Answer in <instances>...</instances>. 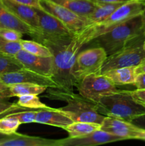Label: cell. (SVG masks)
Instances as JSON below:
<instances>
[{
    "label": "cell",
    "instance_id": "obj_1",
    "mask_svg": "<svg viewBox=\"0 0 145 146\" xmlns=\"http://www.w3.org/2000/svg\"><path fill=\"white\" fill-rule=\"evenodd\" d=\"M95 38L94 24H89L75 34L70 42L63 45L47 46L53 53V74L51 76L59 89L74 91L78 83L72 76V70L79 51Z\"/></svg>",
    "mask_w": 145,
    "mask_h": 146
},
{
    "label": "cell",
    "instance_id": "obj_2",
    "mask_svg": "<svg viewBox=\"0 0 145 146\" xmlns=\"http://www.w3.org/2000/svg\"><path fill=\"white\" fill-rule=\"evenodd\" d=\"M49 88L46 90L47 94L45 96L66 102L65 106L58 110L71 118L72 122H91L101 125L105 119V115L100 113L97 110L96 104L88 101L80 94L78 95L74 91L59 88Z\"/></svg>",
    "mask_w": 145,
    "mask_h": 146
},
{
    "label": "cell",
    "instance_id": "obj_3",
    "mask_svg": "<svg viewBox=\"0 0 145 146\" xmlns=\"http://www.w3.org/2000/svg\"><path fill=\"white\" fill-rule=\"evenodd\" d=\"M98 112L105 116L115 117L130 122L133 118L145 114V106L134 100L129 91L117 92L101 98L96 104Z\"/></svg>",
    "mask_w": 145,
    "mask_h": 146
},
{
    "label": "cell",
    "instance_id": "obj_4",
    "mask_svg": "<svg viewBox=\"0 0 145 146\" xmlns=\"http://www.w3.org/2000/svg\"><path fill=\"white\" fill-rule=\"evenodd\" d=\"M143 34L144 26L141 14L114 27L90 42H93L96 46L103 48L108 56L117 52L129 41Z\"/></svg>",
    "mask_w": 145,
    "mask_h": 146
},
{
    "label": "cell",
    "instance_id": "obj_5",
    "mask_svg": "<svg viewBox=\"0 0 145 146\" xmlns=\"http://www.w3.org/2000/svg\"><path fill=\"white\" fill-rule=\"evenodd\" d=\"M38 17V34L34 40L44 44L63 45L70 42L75 34L61 21L40 7L36 8Z\"/></svg>",
    "mask_w": 145,
    "mask_h": 146
},
{
    "label": "cell",
    "instance_id": "obj_6",
    "mask_svg": "<svg viewBox=\"0 0 145 146\" xmlns=\"http://www.w3.org/2000/svg\"><path fill=\"white\" fill-rule=\"evenodd\" d=\"M144 38L145 34H142L129 41L117 52L108 56L102 66L101 74L113 68L136 66L145 58V50L143 48Z\"/></svg>",
    "mask_w": 145,
    "mask_h": 146
},
{
    "label": "cell",
    "instance_id": "obj_7",
    "mask_svg": "<svg viewBox=\"0 0 145 146\" xmlns=\"http://www.w3.org/2000/svg\"><path fill=\"white\" fill-rule=\"evenodd\" d=\"M107 58L106 51L100 46H95L78 53L72 70V76L78 84L86 76L101 74V69Z\"/></svg>",
    "mask_w": 145,
    "mask_h": 146
},
{
    "label": "cell",
    "instance_id": "obj_8",
    "mask_svg": "<svg viewBox=\"0 0 145 146\" xmlns=\"http://www.w3.org/2000/svg\"><path fill=\"white\" fill-rule=\"evenodd\" d=\"M77 89L82 97L98 104L101 98L117 92V86L104 74H92L84 77Z\"/></svg>",
    "mask_w": 145,
    "mask_h": 146
},
{
    "label": "cell",
    "instance_id": "obj_9",
    "mask_svg": "<svg viewBox=\"0 0 145 146\" xmlns=\"http://www.w3.org/2000/svg\"><path fill=\"white\" fill-rule=\"evenodd\" d=\"M144 9L145 0H130L124 3L107 19L100 23L94 24L95 38L134 17L141 15Z\"/></svg>",
    "mask_w": 145,
    "mask_h": 146
},
{
    "label": "cell",
    "instance_id": "obj_10",
    "mask_svg": "<svg viewBox=\"0 0 145 146\" xmlns=\"http://www.w3.org/2000/svg\"><path fill=\"white\" fill-rule=\"evenodd\" d=\"M39 7L58 19L73 34L91 24L87 17H81L51 0H39Z\"/></svg>",
    "mask_w": 145,
    "mask_h": 146
},
{
    "label": "cell",
    "instance_id": "obj_11",
    "mask_svg": "<svg viewBox=\"0 0 145 146\" xmlns=\"http://www.w3.org/2000/svg\"><path fill=\"white\" fill-rule=\"evenodd\" d=\"M0 80L8 86L13 84L26 83L37 84L47 88H58L57 84L51 77L37 74L25 68L2 74L0 76Z\"/></svg>",
    "mask_w": 145,
    "mask_h": 146
},
{
    "label": "cell",
    "instance_id": "obj_12",
    "mask_svg": "<svg viewBox=\"0 0 145 146\" xmlns=\"http://www.w3.org/2000/svg\"><path fill=\"white\" fill-rule=\"evenodd\" d=\"M23 67L41 75L51 77L53 74V56L42 57L21 49L15 56Z\"/></svg>",
    "mask_w": 145,
    "mask_h": 146
},
{
    "label": "cell",
    "instance_id": "obj_13",
    "mask_svg": "<svg viewBox=\"0 0 145 146\" xmlns=\"http://www.w3.org/2000/svg\"><path fill=\"white\" fill-rule=\"evenodd\" d=\"M100 129L120 137L123 140L137 139L138 131L139 128L132 123L115 117L105 116L101 123Z\"/></svg>",
    "mask_w": 145,
    "mask_h": 146
},
{
    "label": "cell",
    "instance_id": "obj_14",
    "mask_svg": "<svg viewBox=\"0 0 145 146\" xmlns=\"http://www.w3.org/2000/svg\"><path fill=\"white\" fill-rule=\"evenodd\" d=\"M124 141L120 137L98 129L81 138H67L60 140V146H90Z\"/></svg>",
    "mask_w": 145,
    "mask_h": 146
},
{
    "label": "cell",
    "instance_id": "obj_15",
    "mask_svg": "<svg viewBox=\"0 0 145 146\" xmlns=\"http://www.w3.org/2000/svg\"><path fill=\"white\" fill-rule=\"evenodd\" d=\"M1 1L16 17L38 33V17L36 11V7L20 4L13 0H1Z\"/></svg>",
    "mask_w": 145,
    "mask_h": 146
},
{
    "label": "cell",
    "instance_id": "obj_16",
    "mask_svg": "<svg viewBox=\"0 0 145 146\" xmlns=\"http://www.w3.org/2000/svg\"><path fill=\"white\" fill-rule=\"evenodd\" d=\"M0 24L2 27L16 30L23 34H27L35 38L38 34V31L24 23L10 11L0 0Z\"/></svg>",
    "mask_w": 145,
    "mask_h": 146
},
{
    "label": "cell",
    "instance_id": "obj_17",
    "mask_svg": "<svg viewBox=\"0 0 145 146\" xmlns=\"http://www.w3.org/2000/svg\"><path fill=\"white\" fill-rule=\"evenodd\" d=\"M0 146H60V140L47 139L15 133L0 143Z\"/></svg>",
    "mask_w": 145,
    "mask_h": 146
},
{
    "label": "cell",
    "instance_id": "obj_18",
    "mask_svg": "<svg viewBox=\"0 0 145 146\" xmlns=\"http://www.w3.org/2000/svg\"><path fill=\"white\" fill-rule=\"evenodd\" d=\"M36 123L44 125L59 127L63 129L65 126L72 123V121L58 108H41L37 110Z\"/></svg>",
    "mask_w": 145,
    "mask_h": 146
},
{
    "label": "cell",
    "instance_id": "obj_19",
    "mask_svg": "<svg viewBox=\"0 0 145 146\" xmlns=\"http://www.w3.org/2000/svg\"><path fill=\"white\" fill-rule=\"evenodd\" d=\"M104 74L116 86L134 84L136 76L135 66L113 68L107 71Z\"/></svg>",
    "mask_w": 145,
    "mask_h": 146
},
{
    "label": "cell",
    "instance_id": "obj_20",
    "mask_svg": "<svg viewBox=\"0 0 145 146\" xmlns=\"http://www.w3.org/2000/svg\"><path fill=\"white\" fill-rule=\"evenodd\" d=\"M81 17H87L94 11L97 4L90 0H51Z\"/></svg>",
    "mask_w": 145,
    "mask_h": 146
},
{
    "label": "cell",
    "instance_id": "obj_21",
    "mask_svg": "<svg viewBox=\"0 0 145 146\" xmlns=\"http://www.w3.org/2000/svg\"><path fill=\"white\" fill-rule=\"evenodd\" d=\"M100 124L91 122H72L63 128L69 138H81L100 129Z\"/></svg>",
    "mask_w": 145,
    "mask_h": 146
},
{
    "label": "cell",
    "instance_id": "obj_22",
    "mask_svg": "<svg viewBox=\"0 0 145 146\" xmlns=\"http://www.w3.org/2000/svg\"><path fill=\"white\" fill-rule=\"evenodd\" d=\"M124 3L97 4L94 11L88 17L90 24H98L107 19L119 6Z\"/></svg>",
    "mask_w": 145,
    "mask_h": 146
},
{
    "label": "cell",
    "instance_id": "obj_23",
    "mask_svg": "<svg viewBox=\"0 0 145 146\" xmlns=\"http://www.w3.org/2000/svg\"><path fill=\"white\" fill-rule=\"evenodd\" d=\"M47 87L34 84L21 83L9 86L10 96L18 97L23 95H39L47 90Z\"/></svg>",
    "mask_w": 145,
    "mask_h": 146
},
{
    "label": "cell",
    "instance_id": "obj_24",
    "mask_svg": "<svg viewBox=\"0 0 145 146\" xmlns=\"http://www.w3.org/2000/svg\"><path fill=\"white\" fill-rule=\"evenodd\" d=\"M22 49L34 55L42 57L53 56L52 51L48 46L37 41L20 40Z\"/></svg>",
    "mask_w": 145,
    "mask_h": 146
},
{
    "label": "cell",
    "instance_id": "obj_25",
    "mask_svg": "<svg viewBox=\"0 0 145 146\" xmlns=\"http://www.w3.org/2000/svg\"><path fill=\"white\" fill-rule=\"evenodd\" d=\"M22 68L23 66L15 56L0 54V76Z\"/></svg>",
    "mask_w": 145,
    "mask_h": 146
},
{
    "label": "cell",
    "instance_id": "obj_26",
    "mask_svg": "<svg viewBox=\"0 0 145 146\" xmlns=\"http://www.w3.org/2000/svg\"><path fill=\"white\" fill-rule=\"evenodd\" d=\"M17 104L20 106L24 108H29V109L38 110L41 108H50L51 107L48 106L45 104L42 103L37 95H23L18 97V102Z\"/></svg>",
    "mask_w": 145,
    "mask_h": 146
},
{
    "label": "cell",
    "instance_id": "obj_27",
    "mask_svg": "<svg viewBox=\"0 0 145 146\" xmlns=\"http://www.w3.org/2000/svg\"><path fill=\"white\" fill-rule=\"evenodd\" d=\"M21 125L16 117L11 113L0 119V133L6 135H11L16 133Z\"/></svg>",
    "mask_w": 145,
    "mask_h": 146
},
{
    "label": "cell",
    "instance_id": "obj_28",
    "mask_svg": "<svg viewBox=\"0 0 145 146\" xmlns=\"http://www.w3.org/2000/svg\"><path fill=\"white\" fill-rule=\"evenodd\" d=\"M21 49L22 47L20 41H9L0 37V54L14 56Z\"/></svg>",
    "mask_w": 145,
    "mask_h": 146
},
{
    "label": "cell",
    "instance_id": "obj_29",
    "mask_svg": "<svg viewBox=\"0 0 145 146\" xmlns=\"http://www.w3.org/2000/svg\"><path fill=\"white\" fill-rule=\"evenodd\" d=\"M37 110H26V111H20V112L14 113V115L18 118L21 124L32 123H36Z\"/></svg>",
    "mask_w": 145,
    "mask_h": 146
},
{
    "label": "cell",
    "instance_id": "obj_30",
    "mask_svg": "<svg viewBox=\"0 0 145 146\" xmlns=\"http://www.w3.org/2000/svg\"><path fill=\"white\" fill-rule=\"evenodd\" d=\"M22 35L21 32L11 29L1 27L0 28V37L4 39L12 41H19L22 39Z\"/></svg>",
    "mask_w": 145,
    "mask_h": 146
},
{
    "label": "cell",
    "instance_id": "obj_31",
    "mask_svg": "<svg viewBox=\"0 0 145 146\" xmlns=\"http://www.w3.org/2000/svg\"><path fill=\"white\" fill-rule=\"evenodd\" d=\"M131 96L134 101L142 105L145 106V89H136L129 91Z\"/></svg>",
    "mask_w": 145,
    "mask_h": 146
},
{
    "label": "cell",
    "instance_id": "obj_32",
    "mask_svg": "<svg viewBox=\"0 0 145 146\" xmlns=\"http://www.w3.org/2000/svg\"><path fill=\"white\" fill-rule=\"evenodd\" d=\"M26 110H31V109H29V108H24V107H22V106H20L18 105V104H17V103H16V104L15 105H14V106H13L11 108L7 110V111H4V112L1 113H0V119H1V118H4V117L7 116V115H9V114L14 113L20 112V111H26Z\"/></svg>",
    "mask_w": 145,
    "mask_h": 146
},
{
    "label": "cell",
    "instance_id": "obj_33",
    "mask_svg": "<svg viewBox=\"0 0 145 146\" xmlns=\"http://www.w3.org/2000/svg\"><path fill=\"white\" fill-rule=\"evenodd\" d=\"M133 85L136 86V89H145V73L136 74Z\"/></svg>",
    "mask_w": 145,
    "mask_h": 146
},
{
    "label": "cell",
    "instance_id": "obj_34",
    "mask_svg": "<svg viewBox=\"0 0 145 146\" xmlns=\"http://www.w3.org/2000/svg\"><path fill=\"white\" fill-rule=\"evenodd\" d=\"M9 98L0 96V113L12 108L16 104L8 101Z\"/></svg>",
    "mask_w": 145,
    "mask_h": 146
},
{
    "label": "cell",
    "instance_id": "obj_35",
    "mask_svg": "<svg viewBox=\"0 0 145 146\" xmlns=\"http://www.w3.org/2000/svg\"><path fill=\"white\" fill-rule=\"evenodd\" d=\"M130 123H132V124L136 125L138 128L145 130V114H143V115H141L139 116L133 118L130 121Z\"/></svg>",
    "mask_w": 145,
    "mask_h": 146
},
{
    "label": "cell",
    "instance_id": "obj_36",
    "mask_svg": "<svg viewBox=\"0 0 145 146\" xmlns=\"http://www.w3.org/2000/svg\"><path fill=\"white\" fill-rule=\"evenodd\" d=\"M0 96L4 97V98H11L9 90V86L6 85L5 84H4L1 80H0Z\"/></svg>",
    "mask_w": 145,
    "mask_h": 146
},
{
    "label": "cell",
    "instance_id": "obj_37",
    "mask_svg": "<svg viewBox=\"0 0 145 146\" xmlns=\"http://www.w3.org/2000/svg\"><path fill=\"white\" fill-rule=\"evenodd\" d=\"M13 1H16V2L20 3V4L36 7V8L39 7V0H13Z\"/></svg>",
    "mask_w": 145,
    "mask_h": 146
},
{
    "label": "cell",
    "instance_id": "obj_38",
    "mask_svg": "<svg viewBox=\"0 0 145 146\" xmlns=\"http://www.w3.org/2000/svg\"><path fill=\"white\" fill-rule=\"evenodd\" d=\"M96 4H116V3H125L130 0H90Z\"/></svg>",
    "mask_w": 145,
    "mask_h": 146
},
{
    "label": "cell",
    "instance_id": "obj_39",
    "mask_svg": "<svg viewBox=\"0 0 145 146\" xmlns=\"http://www.w3.org/2000/svg\"><path fill=\"white\" fill-rule=\"evenodd\" d=\"M135 71L136 74L145 73V58H144L136 66H135Z\"/></svg>",
    "mask_w": 145,
    "mask_h": 146
},
{
    "label": "cell",
    "instance_id": "obj_40",
    "mask_svg": "<svg viewBox=\"0 0 145 146\" xmlns=\"http://www.w3.org/2000/svg\"><path fill=\"white\" fill-rule=\"evenodd\" d=\"M137 139L145 141V130L144 129H142V128H139V131H138Z\"/></svg>",
    "mask_w": 145,
    "mask_h": 146
},
{
    "label": "cell",
    "instance_id": "obj_41",
    "mask_svg": "<svg viewBox=\"0 0 145 146\" xmlns=\"http://www.w3.org/2000/svg\"><path fill=\"white\" fill-rule=\"evenodd\" d=\"M9 136H10V135H6V134L0 133V143H1L2 141H4V140H6L7 138H8Z\"/></svg>",
    "mask_w": 145,
    "mask_h": 146
},
{
    "label": "cell",
    "instance_id": "obj_42",
    "mask_svg": "<svg viewBox=\"0 0 145 146\" xmlns=\"http://www.w3.org/2000/svg\"><path fill=\"white\" fill-rule=\"evenodd\" d=\"M142 21H143V26H144V31L145 30V9L144 11H143V13L142 14Z\"/></svg>",
    "mask_w": 145,
    "mask_h": 146
},
{
    "label": "cell",
    "instance_id": "obj_43",
    "mask_svg": "<svg viewBox=\"0 0 145 146\" xmlns=\"http://www.w3.org/2000/svg\"><path fill=\"white\" fill-rule=\"evenodd\" d=\"M143 48L145 50V38H144V43H143Z\"/></svg>",
    "mask_w": 145,
    "mask_h": 146
},
{
    "label": "cell",
    "instance_id": "obj_44",
    "mask_svg": "<svg viewBox=\"0 0 145 146\" xmlns=\"http://www.w3.org/2000/svg\"><path fill=\"white\" fill-rule=\"evenodd\" d=\"M1 27H2V26H1V24H0V28H1Z\"/></svg>",
    "mask_w": 145,
    "mask_h": 146
},
{
    "label": "cell",
    "instance_id": "obj_45",
    "mask_svg": "<svg viewBox=\"0 0 145 146\" xmlns=\"http://www.w3.org/2000/svg\"><path fill=\"white\" fill-rule=\"evenodd\" d=\"M144 34H145V30H144Z\"/></svg>",
    "mask_w": 145,
    "mask_h": 146
}]
</instances>
